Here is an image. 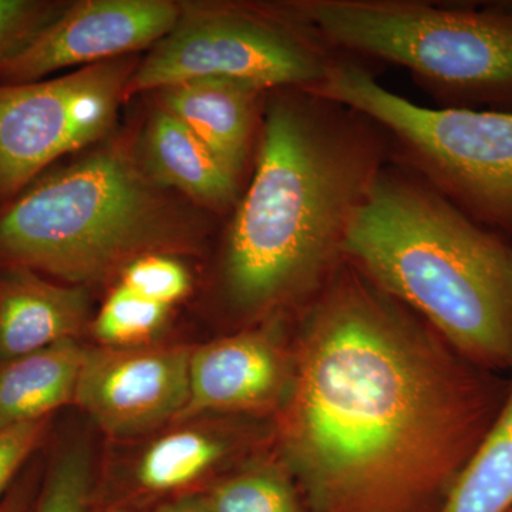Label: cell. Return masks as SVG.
Returning a JSON list of instances; mask_svg holds the SVG:
<instances>
[{"label":"cell","instance_id":"obj_21","mask_svg":"<svg viewBox=\"0 0 512 512\" xmlns=\"http://www.w3.org/2000/svg\"><path fill=\"white\" fill-rule=\"evenodd\" d=\"M120 285L141 298L171 308L190 292V275L170 255L143 256L121 272Z\"/></svg>","mask_w":512,"mask_h":512},{"label":"cell","instance_id":"obj_9","mask_svg":"<svg viewBox=\"0 0 512 512\" xmlns=\"http://www.w3.org/2000/svg\"><path fill=\"white\" fill-rule=\"evenodd\" d=\"M190 357L185 346L84 350L74 403L111 437L146 433L187 406Z\"/></svg>","mask_w":512,"mask_h":512},{"label":"cell","instance_id":"obj_22","mask_svg":"<svg viewBox=\"0 0 512 512\" xmlns=\"http://www.w3.org/2000/svg\"><path fill=\"white\" fill-rule=\"evenodd\" d=\"M63 9L45 0H0V70Z\"/></svg>","mask_w":512,"mask_h":512},{"label":"cell","instance_id":"obj_3","mask_svg":"<svg viewBox=\"0 0 512 512\" xmlns=\"http://www.w3.org/2000/svg\"><path fill=\"white\" fill-rule=\"evenodd\" d=\"M342 256L470 362L512 367V239L468 218L409 165L392 156L380 168Z\"/></svg>","mask_w":512,"mask_h":512},{"label":"cell","instance_id":"obj_11","mask_svg":"<svg viewBox=\"0 0 512 512\" xmlns=\"http://www.w3.org/2000/svg\"><path fill=\"white\" fill-rule=\"evenodd\" d=\"M188 379L190 394L178 421L202 413L261 409L282 392L284 359L268 333H239L192 349Z\"/></svg>","mask_w":512,"mask_h":512},{"label":"cell","instance_id":"obj_25","mask_svg":"<svg viewBox=\"0 0 512 512\" xmlns=\"http://www.w3.org/2000/svg\"><path fill=\"white\" fill-rule=\"evenodd\" d=\"M107 512H130L121 510H110ZM154 512H204L201 505H180V507L165 508V510L154 511Z\"/></svg>","mask_w":512,"mask_h":512},{"label":"cell","instance_id":"obj_15","mask_svg":"<svg viewBox=\"0 0 512 512\" xmlns=\"http://www.w3.org/2000/svg\"><path fill=\"white\" fill-rule=\"evenodd\" d=\"M84 350L76 340L9 360L0 369V429L49 419L74 403Z\"/></svg>","mask_w":512,"mask_h":512},{"label":"cell","instance_id":"obj_8","mask_svg":"<svg viewBox=\"0 0 512 512\" xmlns=\"http://www.w3.org/2000/svg\"><path fill=\"white\" fill-rule=\"evenodd\" d=\"M136 67L120 57L57 79L0 84V205L110 130Z\"/></svg>","mask_w":512,"mask_h":512},{"label":"cell","instance_id":"obj_12","mask_svg":"<svg viewBox=\"0 0 512 512\" xmlns=\"http://www.w3.org/2000/svg\"><path fill=\"white\" fill-rule=\"evenodd\" d=\"M89 318V298L76 285L46 281L26 268L0 278V357L9 360L76 340Z\"/></svg>","mask_w":512,"mask_h":512},{"label":"cell","instance_id":"obj_14","mask_svg":"<svg viewBox=\"0 0 512 512\" xmlns=\"http://www.w3.org/2000/svg\"><path fill=\"white\" fill-rule=\"evenodd\" d=\"M146 170L164 188H174L214 210L238 200L237 175L163 107L148 124Z\"/></svg>","mask_w":512,"mask_h":512},{"label":"cell","instance_id":"obj_19","mask_svg":"<svg viewBox=\"0 0 512 512\" xmlns=\"http://www.w3.org/2000/svg\"><path fill=\"white\" fill-rule=\"evenodd\" d=\"M170 308L147 301L126 286L117 285L93 322V332L101 345L131 348L147 345L163 328Z\"/></svg>","mask_w":512,"mask_h":512},{"label":"cell","instance_id":"obj_4","mask_svg":"<svg viewBox=\"0 0 512 512\" xmlns=\"http://www.w3.org/2000/svg\"><path fill=\"white\" fill-rule=\"evenodd\" d=\"M195 238L197 221L119 147L36 178L0 205V262L70 285L104 281Z\"/></svg>","mask_w":512,"mask_h":512},{"label":"cell","instance_id":"obj_16","mask_svg":"<svg viewBox=\"0 0 512 512\" xmlns=\"http://www.w3.org/2000/svg\"><path fill=\"white\" fill-rule=\"evenodd\" d=\"M511 508L512 383L500 413L458 474L441 512H510Z\"/></svg>","mask_w":512,"mask_h":512},{"label":"cell","instance_id":"obj_10","mask_svg":"<svg viewBox=\"0 0 512 512\" xmlns=\"http://www.w3.org/2000/svg\"><path fill=\"white\" fill-rule=\"evenodd\" d=\"M183 9L168 0H87L64 8L2 70L0 84L39 82L72 66H92L156 46Z\"/></svg>","mask_w":512,"mask_h":512},{"label":"cell","instance_id":"obj_6","mask_svg":"<svg viewBox=\"0 0 512 512\" xmlns=\"http://www.w3.org/2000/svg\"><path fill=\"white\" fill-rule=\"evenodd\" d=\"M312 92L376 121L394 158L468 218L512 239V113L420 106L345 55Z\"/></svg>","mask_w":512,"mask_h":512},{"label":"cell","instance_id":"obj_23","mask_svg":"<svg viewBox=\"0 0 512 512\" xmlns=\"http://www.w3.org/2000/svg\"><path fill=\"white\" fill-rule=\"evenodd\" d=\"M47 423L49 419L0 429V498L19 468L39 446L46 433Z\"/></svg>","mask_w":512,"mask_h":512},{"label":"cell","instance_id":"obj_24","mask_svg":"<svg viewBox=\"0 0 512 512\" xmlns=\"http://www.w3.org/2000/svg\"><path fill=\"white\" fill-rule=\"evenodd\" d=\"M25 498L22 495H13L0 503V512H25Z\"/></svg>","mask_w":512,"mask_h":512},{"label":"cell","instance_id":"obj_1","mask_svg":"<svg viewBox=\"0 0 512 512\" xmlns=\"http://www.w3.org/2000/svg\"><path fill=\"white\" fill-rule=\"evenodd\" d=\"M285 417L313 512H410L461 473L503 407L490 370L437 348L343 261L319 289Z\"/></svg>","mask_w":512,"mask_h":512},{"label":"cell","instance_id":"obj_13","mask_svg":"<svg viewBox=\"0 0 512 512\" xmlns=\"http://www.w3.org/2000/svg\"><path fill=\"white\" fill-rule=\"evenodd\" d=\"M268 93L238 80L205 77L164 89L163 109L183 121L239 178Z\"/></svg>","mask_w":512,"mask_h":512},{"label":"cell","instance_id":"obj_2","mask_svg":"<svg viewBox=\"0 0 512 512\" xmlns=\"http://www.w3.org/2000/svg\"><path fill=\"white\" fill-rule=\"evenodd\" d=\"M266 100L254 178L228 231L224 276L242 311L319 289L392 143L376 121L306 89Z\"/></svg>","mask_w":512,"mask_h":512},{"label":"cell","instance_id":"obj_5","mask_svg":"<svg viewBox=\"0 0 512 512\" xmlns=\"http://www.w3.org/2000/svg\"><path fill=\"white\" fill-rule=\"evenodd\" d=\"M339 55L396 64L441 109L512 113V0H293Z\"/></svg>","mask_w":512,"mask_h":512},{"label":"cell","instance_id":"obj_18","mask_svg":"<svg viewBox=\"0 0 512 512\" xmlns=\"http://www.w3.org/2000/svg\"><path fill=\"white\" fill-rule=\"evenodd\" d=\"M204 512H305L292 485L272 468H258L212 488Z\"/></svg>","mask_w":512,"mask_h":512},{"label":"cell","instance_id":"obj_20","mask_svg":"<svg viewBox=\"0 0 512 512\" xmlns=\"http://www.w3.org/2000/svg\"><path fill=\"white\" fill-rule=\"evenodd\" d=\"M92 464L89 451L73 447L57 458L35 512H89Z\"/></svg>","mask_w":512,"mask_h":512},{"label":"cell","instance_id":"obj_17","mask_svg":"<svg viewBox=\"0 0 512 512\" xmlns=\"http://www.w3.org/2000/svg\"><path fill=\"white\" fill-rule=\"evenodd\" d=\"M227 453L221 437L197 427L168 431L138 457L137 484L150 493H173L197 483Z\"/></svg>","mask_w":512,"mask_h":512},{"label":"cell","instance_id":"obj_26","mask_svg":"<svg viewBox=\"0 0 512 512\" xmlns=\"http://www.w3.org/2000/svg\"><path fill=\"white\" fill-rule=\"evenodd\" d=\"M510 512H512V510Z\"/></svg>","mask_w":512,"mask_h":512},{"label":"cell","instance_id":"obj_7","mask_svg":"<svg viewBox=\"0 0 512 512\" xmlns=\"http://www.w3.org/2000/svg\"><path fill=\"white\" fill-rule=\"evenodd\" d=\"M339 56L285 3L201 6L181 13L177 26L136 67L126 97L205 77L238 80L265 92L313 90Z\"/></svg>","mask_w":512,"mask_h":512}]
</instances>
